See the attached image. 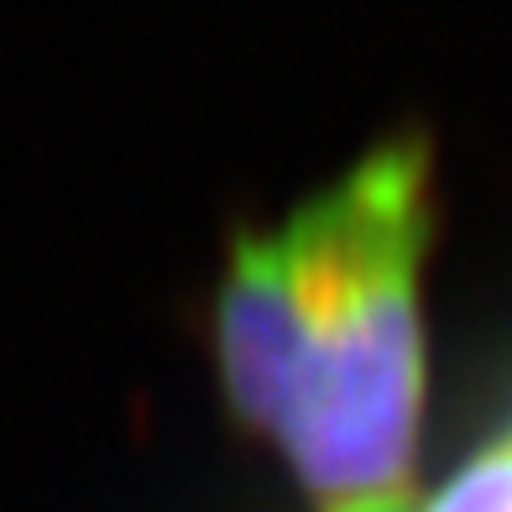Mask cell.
Here are the masks:
<instances>
[{
	"label": "cell",
	"mask_w": 512,
	"mask_h": 512,
	"mask_svg": "<svg viewBox=\"0 0 512 512\" xmlns=\"http://www.w3.org/2000/svg\"><path fill=\"white\" fill-rule=\"evenodd\" d=\"M424 512H512V424L481 445Z\"/></svg>",
	"instance_id": "2"
},
{
	"label": "cell",
	"mask_w": 512,
	"mask_h": 512,
	"mask_svg": "<svg viewBox=\"0 0 512 512\" xmlns=\"http://www.w3.org/2000/svg\"><path fill=\"white\" fill-rule=\"evenodd\" d=\"M429 236L434 147L398 131L225 256L220 382L314 512H418Z\"/></svg>",
	"instance_id": "1"
}]
</instances>
